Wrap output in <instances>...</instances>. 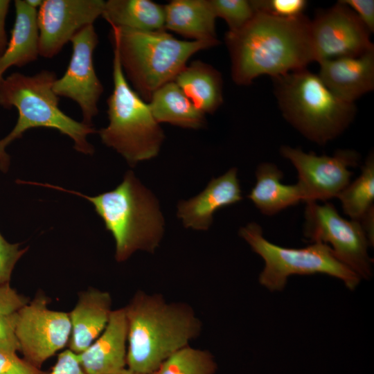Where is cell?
<instances>
[{
    "mask_svg": "<svg viewBox=\"0 0 374 374\" xmlns=\"http://www.w3.org/2000/svg\"><path fill=\"white\" fill-rule=\"evenodd\" d=\"M10 4L9 0H0V57L4 53L8 42L5 26Z\"/></svg>",
    "mask_w": 374,
    "mask_h": 374,
    "instance_id": "35",
    "label": "cell"
},
{
    "mask_svg": "<svg viewBox=\"0 0 374 374\" xmlns=\"http://www.w3.org/2000/svg\"><path fill=\"white\" fill-rule=\"evenodd\" d=\"M28 303V299L12 288L9 283H0V315L17 312Z\"/></svg>",
    "mask_w": 374,
    "mask_h": 374,
    "instance_id": "32",
    "label": "cell"
},
{
    "mask_svg": "<svg viewBox=\"0 0 374 374\" xmlns=\"http://www.w3.org/2000/svg\"><path fill=\"white\" fill-rule=\"evenodd\" d=\"M195 107L213 114L223 103L221 73L213 66L195 60L186 65L174 80Z\"/></svg>",
    "mask_w": 374,
    "mask_h": 374,
    "instance_id": "22",
    "label": "cell"
},
{
    "mask_svg": "<svg viewBox=\"0 0 374 374\" xmlns=\"http://www.w3.org/2000/svg\"><path fill=\"white\" fill-rule=\"evenodd\" d=\"M256 12L280 19H291L304 15L305 0H251Z\"/></svg>",
    "mask_w": 374,
    "mask_h": 374,
    "instance_id": "28",
    "label": "cell"
},
{
    "mask_svg": "<svg viewBox=\"0 0 374 374\" xmlns=\"http://www.w3.org/2000/svg\"><path fill=\"white\" fill-rule=\"evenodd\" d=\"M343 211L351 220L359 221L374 201V154L369 153L362 166L360 175L338 195Z\"/></svg>",
    "mask_w": 374,
    "mask_h": 374,
    "instance_id": "25",
    "label": "cell"
},
{
    "mask_svg": "<svg viewBox=\"0 0 374 374\" xmlns=\"http://www.w3.org/2000/svg\"><path fill=\"white\" fill-rule=\"evenodd\" d=\"M101 16L114 27L143 31L165 29L164 6L150 0H108Z\"/></svg>",
    "mask_w": 374,
    "mask_h": 374,
    "instance_id": "24",
    "label": "cell"
},
{
    "mask_svg": "<svg viewBox=\"0 0 374 374\" xmlns=\"http://www.w3.org/2000/svg\"><path fill=\"white\" fill-rule=\"evenodd\" d=\"M112 311L109 292L90 288L80 293L75 308L69 313L71 323L69 350L75 354L85 350L105 330Z\"/></svg>",
    "mask_w": 374,
    "mask_h": 374,
    "instance_id": "18",
    "label": "cell"
},
{
    "mask_svg": "<svg viewBox=\"0 0 374 374\" xmlns=\"http://www.w3.org/2000/svg\"><path fill=\"white\" fill-rule=\"evenodd\" d=\"M348 6L372 33L374 32L373 0H341Z\"/></svg>",
    "mask_w": 374,
    "mask_h": 374,
    "instance_id": "34",
    "label": "cell"
},
{
    "mask_svg": "<svg viewBox=\"0 0 374 374\" xmlns=\"http://www.w3.org/2000/svg\"><path fill=\"white\" fill-rule=\"evenodd\" d=\"M19 246L8 242L0 233V283H9L15 265L26 252Z\"/></svg>",
    "mask_w": 374,
    "mask_h": 374,
    "instance_id": "29",
    "label": "cell"
},
{
    "mask_svg": "<svg viewBox=\"0 0 374 374\" xmlns=\"http://www.w3.org/2000/svg\"><path fill=\"white\" fill-rule=\"evenodd\" d=\"M303 235L312 243L328 244L335 256L361 279L373 276L371 247L359 221L346 220L326 202L306 203Z\"/></svg>",
    "mask_w": 374,
    "mask_h": 374,
    "instance_id": "9",
    "label": "cell"
},
{
    "mask_svg": "<svg viewBox=\"0 0 374 374\" xmlns=\"http://www.w3.org/2000/svg\"><path fill=\"white\" fill-rule=\"evenodd\" d=\"M127 323L124 308L112 310L100 335L77 354L85 374H116L127 366Z\"/></svg>",
    "mask_w": 374,
    "mask_h": 374,
    "instance_id": "16",
    "label": "cell"
},
{
    "mask_svg": "<svg viewBox=\"0 0 374 374\" xmlns=\"http://www.w3.org/2000/svg\"><path fill=\"white\" fill-rule=\"evenodd\" d=\"M280 154L289 160L298 173L297 183L303 194V202H317L337 197L350 182L353 172L357 167L360 154L353 150H337L333 156H319L305 152L300 148L283 145Z\"/></svg>",
    "mask_w": 374,
    "mask_h": 374,
    "instance_id": "10",
    "label": "cell"
},
{
    "mask_svg": "<svg viewBox=\"0 0 374 374\" xmlns=\"http://www.w3.org/2000/svg\"><path fill=\"white\" fill-rule=\"evenodd\" d=\"M0 374H44L17 354L0 350Z\"/></svg>",
    "mask_w": 374,
    "mask_h": 374,
    "instance_id": "31",
    "label": "cell"
},
{
    "mask_svg": "<svg viewBox=\"0 0 374 374\" xmlns=\"http://www.w3.org/2000/svg\"><path fill=\"white\" fill-rule=\"evenodd\" d=\"M127 323V368L151 374L172 354L201 334L193 307L169 302L159 293L137 291L124 308Z\"/></svg>",
    "mask_w": 374,
    "mask_h": 374,
    "instance_id": "2",
    "label": "cell"
},
{
    "mask_svg": "<svg viewBox=\"0 0 374 374\" xmlns=\"http://www.w3.org/2000/svg\"><path fill=\"white\" fill-rule=\"evenodd\" d=\"M310 27L317 62L374 50L371 33L341 0L328 8L317 10Z\"/></svg>",
    "mask_w": 374,
    "mask_h": 374,
    "instance_id": "12",
    "label": "cell"
},
{
    "mask_svg": "<svg viewBox=\"0 0 374 374\" xmlns=\"http://www.w3.org/2000/svg\"><path fill=\"white\" fill-rule=\"evenodd\" d=\"M113 90L107 104L108 125L98 132L102 142L131 166L159 152L165 138L149 105L131 87L114 50Z\"/></svg>",
    "mask_w": 374,
    "mask_h": 374,
    "instance_id": "7",
    "label": "cell"
},
{
    "mask_svg": "<svg viewBox=\"0 0 374 374\" xmlns=\"http://www.w3.org/2000/svg\"><path fill=\"white\" fill-rule=\"evenodd\" d=\"M310 24L305 15L280 19L256 12L242 28L227 31L233 82L247 86L259 76L273 78L316 62Z\"/></svg>",
    "mask_w": 374,
    "mask_h": 374,
    "instance_id": "1",
    "label": "cell"
},
{
    "mask_svg": "<svg viewBox=\"0 0 374 374\" xmlns=\"http://www.w3.org/2000/svg\"><path fill=\"white\" fill-rule=\"evenodd\" d=\"M371 247L374 244V208H371L359 220Z\"/></svg>",
    "mask_w": 374,
    "mask_h": 374,
    "instance_id": "36",
    "label": "cell"
},
{
    "mask_svg": "<svg viewBox=\"0 0 374 374\" xmlns=\"http://www.w3.org/2000/svg\"><path fill=\"white\" fill-rule=\"evenodd\" d=\"M255 174L256 181L247 197L262 214L274 215L287 207L303 202V191L299 184H283V172L276 164L261 163Z\"/></svg>",
    "mask_w": 374,
    "mask_h": 374,
    "instance_id": "20",
    "label": "cell"
},
{
    "mask_svg": "<svg viewBox=\"0 0 374 374\" xmlns=\"http://www.w3.org/2000/svg\"><path fill=\"white\" fill-rule=\"evenodd\" d=\"M216 17L223 19L228 31H235L244 26L255 15L251 0H209Z\"/></svg>",
    "mask_w": 374,
    "mask_h": 374,
    "instance_id": "27",
    "label": "cell"
},
{
    "mask_svg": "<svg viewBox=\"0 0 374 374\" xmlns=\"http://www.w3.org/2000/svg\"><path fill=\"white\" fill-rule=\"evenodd\" d=\"M317 73L337 96L351 103L374 89V50L318 62Z\"/></svg>",
    "mask_w": 374,
    "mask_h": 374,
    "instance_id": "15",
    "label": "cell"
},
{
    "mask_svg": "<svg viewBox=\"0 0 374 374\" xmlns=\"http://www.w3.org/2000/svg\"><path fill=\"white\" fill-rule=\"evenodd\" d=\"M72 54L63 75L53 86L59 97L75 102L82 114V123L93 126L92 120L98 114V101L104 88L93 64V52L98 36L93 24L79 30L71 39Z\"/></svg>",
    "mask_w": 374,
    "mask_h": 374,
    "instance_id": "13",
    "label": "cell"
},
{
    "mask_svg": "<svg viewBox=\"0 0 374 374\" xmlns=\"http://www.w3.org/2000/svg\"><path fill=\"white\" fill-rule=\"evenodd\" d=\"M241 192L238 170L232 168L224 175L212 179L197 196L181 201L177 205V217L186 228L208 230L215 212L240 202L242 199Z\"/></svg>",
    "mask_w": 374,
    "mask_h": 374,
    "instance_id": "17",
    "label": "cell"
},
{
    "mask_svg": "<svg viewBox=\"0 0 374 374\" xmlns=\"http://www.w3.org/2000/svg\"><path fill=\"white\" fill-rule=\"evenodd\" d=\"M15 19L6 48L0 57V80L12 66H23L39 55L37 9L26 0H15Z\"/></svg>",
    "mask_w": 374,
    "mask_h": 374,
    "instance_id": "19",
    "label": "cell"
},
{
    "mask_svg": "<svg viewBox=\"0 0 374 374\" xmlns=\"http://www.w3.org/2000/svg\"><path fill=\"white\" fill-rule=\"evenodd\" d=\"M83 197L94 206L116 243L115 258L127 260L135 251L154 253L164 233V219L154 195L144 186L132 170L114 190L88 196L49 184L28 182Z\"/></svg>",
    "mask_w": 374,
    "mask_h": 374,
    "instance_id": "3",
    "label": "cell"
},
{
    "mask_svg": "<svg viewBox=\"0 0 374 374\" xmlns=\"http://www.w3.org/2000/svg\"><path fill=\"white\" fill-rule=\"evenodd\" d=\"M239 235L262 258L264 267L258 282L270 292L284 290L293 275L326 274L340 280L350 290H355L362 280L328 244L314 242L303 248L281 247L267 240L256 222L241 227Z\"/></svg>",
    "mask_w": 374,
    "mask_h": 374,
    "instance_id": "8",
    "label": "cell"
},
{
    "mask_svg": "<svg viewBox=\"0 0 374 374\" xmlns=\"http://www.w3.org/2000/svg\"><path fill=\"white\" fill-rule=\"evenodd\" d=\"M158 123H168L184 128L198 129L206 123L205 114L197 109L175 81L157 89L148 101Z\"/></svg>",
    "mask_w": 374,
    "mask_h": 374,
    "instance_id": "23",
    "label": "cell"
},
{
    "mask_svg": "<svg viewBox=\"0 0 374 374\" xmlns=\"http://www.w3.org/2000/svg\"><path fill=\"white\" fill-rule=\"evenodd\" d=\"M103 0H44L37 10L39 55L52 58L84 27L101 16Z\"/></svg>",
    "mask_w": 374,
    "mask_h": 374,
    "instance_id": "14",
    "label": "cell"
},
{
    "mask_svg": "<svg viewBox=\"0 0 374 374\" xmlns=\"http://www.w3.org/2000/svg\"><path fill=\"white\" fill-rule=\"evenodd\" d=\"M17 312L0 315V350L16 354L20 345L16 335Z\"/></svg>",
    "mask_w": 374,
    "mask_h": 374,
    "instance_id": "30",
    "label": "cell"
},
{
    "mask_svg": "<svg viewBox=\"0 0 374 374\" xmlns=\"http://www.w3.org/2000/svg\"><path fill=\"white\" fill-rule=\"evenodd\" d=\"M48 374H85L78 359L77 354L65 350L57 356L52 371Z\"/></svg>",
    "mask_w": 374,
    "mask_h": 374,
    "instance_id": "33",
    "label": "cell"
},
{
    "mask_svg": "<svg viewBox=\"0 0 374 374\" xmlns=\"http://www.w3.org/2000/svg\"><path fill=\"white\" fill-rule=\"evenodd\" d=\"M56 79L53 71L42 70L33 75L15 72L0 80V105L5 109L15 107L18 112L14 128L0 139L1 172H6L9 169L10 159L6 148L31 128L55 129L70 137L78 152L85 154L94 152L87 136L95 133L96 130L75 121L60 109V97L53 89Z\"/></svg>",
    "mask_w": 374,
    "mask_h": 374,
    "instance_id": "4",
    "label": "cell"
},
{
    "mask_svg": "<svg viewBox=\"0 0 374 374\" xmlns=\"http://www.w3.org/2000/svg\"><path fill=\"white\" fill-rule=\"evenodd\" d=\"M165 30L193 41L217 40L216 17L209 0H173L164 6Z\"/></svg>",
    "mask_w": 374,
    "mask_h": 374,
    "instance_id": "21",
    "label": "cell"
},
{
    "mask_svg": "<svg viewBox=\"0 0 374 374\" xmlns=\"http://www.w3.org/2000/svg\"><path fill=\"white\" fill-rule=\"evenodd\" d=\"M283 118L309 141L323 145L341 135L357 107L333 93L308 68L271 78Z\"/></svg>",
    "mask_w": 374,
    "mask_h": 374,
    "instance_id": "6",
    "label": "cell"
},
{
    "mask_svg": "<svg viewBox=\"0 0 374 374\" xmlns=\"http://www.w3.org/2000/svg\"><path fill=\"white\" fill-rule=\"evenodd\" d=\"M26 1L30 6L37 9L42 5L43 0H26Z\"/></svg>",
    "mask_w": 374,
    "mask_h": 374,
    "instance_id": "37",
    "label": "cell"
},
{
    "mask_svg": "<svg viewBox=\"0 0 374 374\" xmlns=\"http://www.w3.org/2000/svg\"><path fill=\"white\" fill-rule=\"evenodd\" d=\"M47 299L37 296L17 312L16 335L25 360L39 368L69 341V314L48 308Z\"/></svg>",
    "mask_w": 374,
    "mask_h": 374,
    "instance_id": "11",
    "label": "cell"
},
{
    "mask_svg": "<svg viewBox=\"0 0 374 374\" xmlns=\"http://www.w3.org/2000/svg\"><path fill=\"white\" fill-rule=\"evenodd\" d=\"M110 39L127 80L145 102L163 84L174 81L197 52L220 41L180 40L166 30L143 31L111 26Z\"/></svg>",
    "mask_w": 374,
    "mask_h": 374,
    "instance_id": "5",
    "label": "cell"
},
{
    "mask_svg": "<svg viewBox=\"0 0 374 374\" xmlns=\"http://www.w3.org/2000/svg\"><path fill=\"white\" fill-rule=\"evenodd\" d=\"M116 374H140V373H136L127 368H125L123 370L116 373Z\"/></svg>",
    "mask_w": 374,
    "mask_h": 374,
    "instance_id": "38",
    "label": "cell"
},
{
    "mask_svg": "<svg viewBox=\"0 0 374 374\" xmlns=\"http://www.w3.org/2000/svg\"><path fill=\"white\" fill-rule=\"evenodd\" d=\"M217 368L210 351L188 345L172 354L151 374H215Z\"/></svg>",
    "mask_w": 374,
    "mask_h": 374,
    "instance_id": "26",
    "label": "cell"
}]
</instances>
